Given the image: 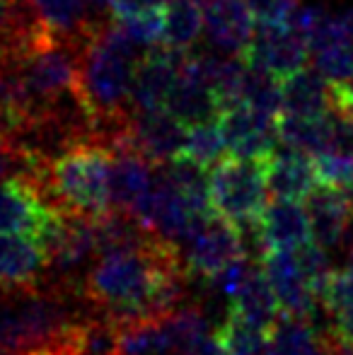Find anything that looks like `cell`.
<instances>
[{"mask_svg":"<svg viewBox=\"0 0 353 355\" xmlns=\"http://www.w3.org/2000/svg\"><path fill=\"white\" fill-rule=\"evenodd\" d=\"M141 51L117 22L102 19L92 24L80 44V75L78 89L94 119V138L112 143L131 119V87Z\"/></svg>","mask_w":353,"mask_h":355,"instance_id":"cell-1","label":"cell"},{"mask_svg":"<svg viewBox=\"0 0 353 355\" xmlns=\"http://www.w3.org/2000/svg\"><path fill=\"white\" fill-rule=\"evenodd\" d=\"M89 304L83 290L37 281L0 288V355L61 353Z\"/></svg>","mask_w":353,"mask_h":355,"instance_id":"cell-2","label":"cell"},{"mask_svg":"<svg viewBox=\"0 0 353 355\" xmlns=\"http://www.w3.org/2000/svg\"><path fill=\"white\" fill-rule=\"evenodd\" d=\"M114 153L102 141H80L46 162L34 182L51 206L63 213L99 218L112 208L109 172Z\"/></svg>","mask_w":353,"mask_h":355,"instance_id":"cell-3","label":"cell"},{"mask_svg":"<svg viewBox=\"0 0 353 355\" xmlns=\"http://www.w3.org/2000/svg\"><path fill=\"white\" fill-rule=\"evenodd\" d=\"M266 172L264 159L223 157L208 172V198L218 218L255 232L266 208Z\"/></svg>","mask_w":353,"mask_h":355,"instance_id":"cell-4","label":"cell"},{"mask_svg":"<svg viewBox=\"0 0 353 355\" xmlns=\"http://www.w3.org/2000/svg\"><path fill=\"white\" fill-rule=\"evenodd\" d=\"M240 257H245L242 230L218 215H211L189 237L187 252L182 254L187 276L203 278V281L213 278L221 268H225L227 263Z\"/></svg>","mask_w":353,"mask_h":355,"instance_id":"cell-5","label":"cell"},{"mask_svg":"<svg viewBox=\"0 0 353 355\" xmlns=\"http://www.w3.org/2000/svg\"><path fill=\"white\" fill-rule=\"evenodd\" d=\"M184 136H187V126L167 109L133 112L123 133L109 148H133L148 162L160 167L182 153Z\"/></svg>","mask_w":353,"mask_h":355,"instance_id":"cell-6","label":"cell"},{"mask_svg":"<svg viewBox=\"0 0 353 355\" xmlns=\"http://www.w3.org/2000/svg\"><path fill=\"white\" fill-rule=\"evenodd\" d=\"M61 213L46 201L34 177L0 179V232L39 239Z\"/></svg>","mask_w":353,"mask_h":355,"instance_id":"cell-7","label":"cell"},{"mask_svg":"<svg viewBox=\"0 0 353 355\" xmlns=\"http://www.w3.org/2000/svg\"><path fill=\"white\" fill-rule=\"evenodd\" d=\"M240 58L247 66L264 68L278 80L295 73L310 58V46L305 37L298 34L288 22L281 24H259L255 29L250 44L240 51Z\"/></svg>","mask_w":353,"mask_h":355,"instance_id":"cell-8","label":"cell"},{"mask_svg":"<svg viewBox=\"0 0 353 355\" xmlns=\"http://www.w3.org/2000/svg\"><path fill=\"white\" fill-rule=\"evenodd\" d=\"M218 126L225 138L230 157L266 159L276 150V116L237 102L218 114Z\"/></svg>","mask_w":353,"mask_h":355,"instance_id":"cell-9","label":"cell"},{"mask_svg":"<svg viewBox=\"0 0 353 355\" xmlns=\"http://www.w3.org/2000/svg\"><path fill=\"white\" fill-rule=\"evenodd\" d=\"M268 285L278 300L281 314L298 319H310L317 309V293L300 271L293 249H271L264 252L261 261Z\"/></svg>","mask_w":353,"mask_h":355,"instance_id":"cell-10","label":"cell"},{"mask_svg":"<svg viewBox=\"0 0 353 355\" xmlns=\"http://www.w3.org/2000/svg\"><path fill=\"white\" fill-rule=\"evenodd\" d=\"M184 56H187V51H175L167 46H153L143 53L136 66V75H133L131 112L165 109Z\"/></svg>","mask_w":353,"mask_h":355,"instance_id":"cell-11","label":"cell"},{"mask_svg":"<svg viewBox=\"0 0 353 355\" xmlns=\"http://www.w3.org/2000/svg\"><path fill=\"white\" fill-rule=\"evenodd\" d=\"M305 201L312 242H317L325 249L344 242L353 225V193L317 184Z\"/></svg>","mask_w":353,"mask_h":355,"instance_id":"cell-12","label":"cell"},{"mask_svg":"<svg viewBox=\"0 0 353 355\" xmlns=\"http://www.w3.org/2000/svg\"><path fill=\"white\" fill-rule=\"evenodd\" d=\"M165 109L172 116H177L184 126L213 121L221 114V102H218L208 80L196 68V63L191 61V51H187V56H184L175 87H172L170 97L165 102Z\"/></svg>","mask_w":353,"mask_h":355,"instance_id":"cell-13","label":"cell"},{"mask_svg":"<svg viewBox=\"0 0 353 355\" xmlns=\"http://www.w3.org/2000/svg\"><path fill=\"white\" fill-rule=\"evenodd\" d=\"M255 237L259 247H264V252L295 249L310 242L312 230L307 208L300 201H288V198H276L273 203H266L264 213L255 227Z\"/></svg>","mask_w":353,"mask_h":355,"instance_id":"cell-14","label":"cell"},{"mask_svg":"<svg viewBox=\"0 0 353 355\" xmlns=\"http://www.w3.org/2000/svg\"><path fill=\"white\" fill-rule=\"evenodd\" d=\"M203 32L216 49L240 56L255 34V15L245 0H208L203 5Z\"/></svg>","mask_w":353,"mask_h":355,"instance_id":"cell-15","label":"cell"},{"mask_svg":"<svg viewBox=\"0 0 353 355\" xmlns=\"http://www.w3.org/2000/svg\"><path fill=\"white\" fill-rule=\"evenodd\" d=\"M266 189L273 198H288V201H302L317 187L315 157L300 150L283 148L281 153L273 150L264 159Z\"/></svg>","mask_w":353,"mask_h":355,"instance_id":"cell-16","label":"cell"},{"mask_svg":"<svg viewBox=\"0 0 353 355\" xmlns=\"http://www.w3.org/2000/svg\"><path fill=\"white\" fill-rule=\"evenodd\" d=\"M112 172H109V198L112 208L131 211L138 201L148 193L155 179V164L148 162L133 148L112 150Z\"/></svg>","mask_w":353,"mask_h":355,"instance_id":"cell-17","label":"cell"},{"mask_svg":"<svg viewBox=\"0 0 353 355\" xmlns=\"http://www.w3.org/2000/svg\"><path fill=\"white\" fill-rule=\"evenodd\" d=\"M46 273L42 242L27 234L0 232V288L37 283Z\"/></svg>","mask_w":353,"mask_h":355,"instance_id":"cell-18","label":"cell"},{"mask_svg":"<svg viewBox=\"0 0 353 355\" xmlns=\"http://www.w3.org/2000/svg\"><path fill=\"white\" fill-rule=\"evenodd\" d=\"M273 355H334L339 336L332 331H320L310 319H298L281 314L268 329Z\"/></svg>","mask_w":353,"mask_h":355,"instance_id":"cell-19","label":"cell"},{"mask_svg":"<svg viewBox=\"0 0 353 355\" xmlns=\"http://www.w3.org/2000/svg\"><path fill=\"white\" fill-rule=\"evenodd\" d=\"M227 314L240 319V322L250 324V327L261 329V331H268V329L276 324V319L281 317L278 300L259 266L252 268L247 281L242 283L240 290L230 297V309H227Z\"/></svg>","mask_w":353,"mask_h":355,"instance_id":"cell-20","label":"cell"},{"mask_svg":"<svg viewBox=\"0 0 353 355\" xmlns=\"http://www.w3.org/2000/svg\"><path fill=\"white\" fill-rule=\"evenodd\" d=\"M329 112V83L317 68H298L281 80V114L317 116Z\"/></svg>","mask_w":353,"mask_h":355,"instance_id":"cell-21","label":"cell"},{"mask_svg":"<svg viewBox=\"0 0 353 355\" xmlns=\"http://www.w3.org/2000/svg\"><path fill=\"white\" fill-rule=\"evenodd\" d=\"M332 133H334V119L332 112L317 114V116H300V114H278L276 136L283 148L300 150L307 155H320L332 148Z\"/></svg>","mask_w":353,"mask_h":355,"instance_id":"cell-22","label":"cell"},{"mask_svg":"<svg viewBox=\"0 0 353 355\" xmlns=\"http://www.w3.org/2000/svg\"><path fill=\"white\" fill-rule=\"evenodd\" d=\"M27 3L44 29L71 42H83L97 22L89 15L92 8L87 0H27Z\"/></svg>","mask_w":353,"mask_h":355,"instance_id":"cell-23","label":"cell"},{"mask_svg":"<svg viewBox=\"0 0 353 355\" xmlns=\"http://www.w3.org/2000/svg\"><path fill=\"white\" fill-rule=\"evenodd\" d=\"M63 355H121L119 327L99 312H87L73 324Z\"/></svg>","mask_w":353,"mask_h":355,"instance_id":"cell-24","label":"cell"},{"mask_svg":"<svg viewBox=\"0 0 353 355\" xmlns=\"http://www.w3.org/2000/svg\"><path fill=\"white\" fill-rule=\"evenodd\" d=\"M203 32V10L193 0H172L165 8L160 46L191 51Z\"/></svg>","mask_w":353,"mask_h":355,"instance_id":"cell-25","label":"cell"},{"mask_svg":"<svg viewBox=\"0 0 353 355\" xmlns=\"http://www.w3.org/2000/svg\"><path fill=\"white\" fill-rule=\"evenodd\" d=\"M225 153H227V145L225 138H223L221 126H218V119L187 126V136H184V145L179 155L193 159L201 167L211 169L213 164H218L225 157Z\"/></svg>","mask_w":353,"mask_h":355,"instance_id":"cell-26","label":"cell"},{"mask_svg":"<svg viewBox=\"0 0 353 355\" xmlns=\"http://www.w3.org/2000/svg\"><path fill=\"white\" fill-rule=\"evenodd\" d=\"M240 102L278 119V114H281V80L264 71V68L247 66L245 63Z\"/></svg>","mask_w":353,"mask_h":355,"instance_id":"cell-27","label":"cell"},{"mask_svg":"<svg viewBox=\"0 0 353 355\" xmlns=\"http://www.w3.org/2000/svg\"><path fill=\"white\" fill-rule=\"evenodd\" d=\"M216 338L225 355H273L268 331L240 322L227 314L225 322L218 327Z\"/></svg>","mask_w":353,"mask_h":355,"instance_id":"cell-28","label":"cell"},{"mask_svg":"<svg viewBox=\"0 0 353 355\" xmlns=\"http://www.w3.org/2000/svg\"><path fill=\"white\" fill-rule=\"evenodd\" d=\"M162 324L167 329V336L172 341L175 355H182L187 348H191L198 338L208 334V319L198 307H177L175 312L165 314Z\"/></svg>","mask_w":353,"mask_h":355,"instance_id":"cell-29","label":"cell"},{"mask_svg":"<svg viewBox=\"0 0 353 355\" xmlns=\"http://www.w3.org/2000/svg\"><path fill=\"white\" fill-rule=\"evenodd\" d=\"M315 172L317 182L325 187L353 193V155L336 153V150L315 155Z\"/></svg>","mask_w":353,"mask_h":355,"instance_id":"cell-30","label":"cell"},{"mask_svg":"<svg viewBox=\"0 0 353 355\" xmlns=\"http://www.w3.org/2000/svg\"><path fill=\"white\" fill-rule=\"evenodd\" d=\"M315 68L329 85L353 83V39L315 53Z\"/></svg>","mask_w":353,"mask_h":355,"instance_id":"cell-31","label":"cell"},{"mask_svg":"<svg viewBox=\"0 0 353 355\" xmlns=\"http://www.w3.org/2000/svg\"><path fill=\"white\" fill-rule=\"evenodd\" d=\"M46 162L37 157L32 150H27L22 143L10 141L0 143V179L8 177H34L44 172Z\"/></svg>","mask_w":353,"mask_h":355,"instance_id":"cell-32","label":"cell"},{"mask_svg":"<svg viewBox=\"0 0 353 355\" xmlns=\"http://www.w3.org/2000/svg\"><path fill=\"white\" fill-rule=\"evenodd\" d=\"M162 19H165V10H148V12H136L128 17H119L117 24L123 29L128 39L138 44V46H160L162 39Z\"/></svg>","mask_w":353,"mask_h":355,"instance_id":"cell-33","label":"cell"},{"mask_svg":"<svg viewBox=\"0 0 353 355\" xmlns=\"http://www.w3.org/2000/svg\"><path fill=\"white\" fill-rule=\"evenodd\" d=\"M22 128H24V116L17 109V104H15L8 78H5V71L0 66V143L17 141Z\"/></svg>","mask_w":353,"mask_h":355,"instance_id":"cell-34","label":"cell"},{"mask_svg":"<svg viewBox=\"0 0 353 355\" xmlns=\"http://www.w3.org/2000/svg\"><path fill=\"white\" fill-rule=\"evenodd\" d=\"M252 268H255V263H252L250 259H247V254H245V257L230 261L225 268H221V271H218L213 278H208V283H211L218 293L232 297V295L240 290V285L247 281V276L252 273Z\"/></svg>","mask_w":353,"mask_h":355,"instance_id":"cell-35","label":"cell"},{"mask_svg":"<svg viewBox=\"0 0 353 355\" xmlns=\"http://www.w3.org/2000/svg\"><path fill=\"white\" fill-rule=\"evenodd\" d=\"M259 24H281L288 19L298 0H245Z\"/></svg>","mask_w":353,"mask_h":355,"instance_id":"cell-36","label":"cell"},{"mask_svg":"<svg viewBox=\"0 0 353 355\" xmlns=\"http://www.w3.org/2000/svg\"><path fill=\"white\" fill-rule=\"evenodd\" d=\"M170 3L172 0H109V10L114 19H119L136 12H148V10H165Z\"/></svg>","mask_w":353,"mask_h":355,"instance_id":"cell-37","label":"cell"},{"mask_svg":"<svg viewBox=\"0 0 353 355\" xmlns=\"http://www.w3.org/2000/svg\"><path fill=\"white\" fill-rule=\"evenodd\" d=\"M182 355H225V351L221 348V343H218L216 334H206L203 338H198L196 343H193L191 348H187Z\"/></svg>","mask_w":353,"mask_h":355,"instance_id":"cell-38","label":"cell"},{"mask_svg":"<svg viewBox=\"0 0 353 355\" xmlns=\"http://www.w3.org/2000/svg\"><path fill=\"white\" fill-rule=\"evenodd\" d=\"M334 355H353V346H349V343H344L339 338V343H336V351Z\"/></svg>","mask_w":353,"mask_h":355,"instance_id":"cell-39","label":"cell"},{"mask_svg":"<svg viewBox=\"0 0 353 355\" xmlns=\"http://www.w3.org/2000/svg\"><path fill=\"white\" fill-rule=\"evenodd\" d=\"M193 3H198V5H206V3H208V0H193Z\"/></svg>","mask_w":353,"mask_h":355,"instance_id":"cell-40","label":"cell"},{"mask_svg":"<svg viewBox=\"0 0 353 355\" xmlns=\"http://www.w3.org/2000/svg\"><path fill=\"white\" fill-rule=\"evenodd\" d=\"M39 355H63V353H39Z\"/></svg>","mask_w":353,"mask_h":355,"instance_id":"cell-41","label":"cell"},{"mask_svg":"<svg viewBox=\"0 0 353 355\" xmlns=\"http://www.w3.org/2000/svg\"><path fill=\"white\" fill-rule=\"evenodd\" d=\"M349 266H353V252H351V263H349Z\"/></svg>","mask_w":353,"mask_h":355,"instance_id":"cell-42","label":"cell"}]
</instances>
